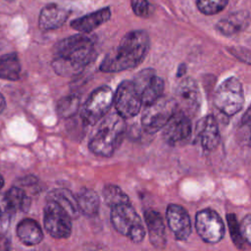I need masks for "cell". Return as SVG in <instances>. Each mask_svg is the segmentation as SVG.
Returning <instances> with one entry per match:
<instances>
[{
	"label": "cell",
	"mask_w": 251,
	"mask_h": 251,
	"mask_svg": "<svg viewBox=\"0 0 251 251\" xmlns=\"http://www.w3.org/2000/svg\"><path fill=\"white\" fill-rule=\"evenodd\" d=\"M3 185H4V178H3V176H2V175L0 174V190L2 189V187H3Z\"/></svg>",
	"instance_id": "d6a6232c"
},
{
	"label": "cell",
	"mask_w": 251,
	"mask_h": 251,
	"mask_svg": "<svg viewBox=\"0 0 251 251\" xmlns=\"http://www.w3.org/2000/svg\"><path fill=\"white\" fill-rule=\"evenodd\" d=\"M119 114L123 119H129L136 116L141 108L140 94L131 80L123 81L114 94V102Z\"/></svg>",
	"instance_id": "9c48e42d"
},
{
	"label": "cell",
	"mask_w": 251,
	"mask_h": 251,
	"mask_svg": "<svg viewBox=\"0 0 251 251\" xmlns=\"http://www.w3.org/2000/svg\"><path fill=\"white\" fill-rule=\"evenodd\" d=\"M95 58L94 41L85 35L75 34L55 45L52 67L59 75L72 77L79 75Z\"/></svg>",
	"instance_id": "6da1fadb"
},
{
	"label": "cell",
	"mask_w": 251,
	"mask_h": 251,
	"mask_svg": "<svg viewBox=\"0 0 251 251\" xmlns=\"http://www.w3.org/2000/svg\"><path fill=\"white\" fill-rule=\"evenodd\" d=\"M10 249H11L10 240L4 233L0 232V251H10Z\"/></svg>",
	"instance_id": "4dcf8cb0"
},
{
	"label": "cell",
	"mask_w": 251,
	"mask_h": 251,
	"mask_svg": "<svg viewBox=\"0 0 251 251\" xmlns=\"http://www.w3.org/2000/svg\"><path fill=\"white\" fill-rule=\"evenodd\" d=\"M114 102V93L109 86L96 88L87 98L81 110V119L86 126L99 122L110 110Z\"/></svg>",
	"instance_id": "8992f818"
},
{
	"label": "cell",
	"mask_w": 251,
	"mask_h": 251,
	"mask_svg": "<svg viewBox=\"0 0 251 251\" xmlns=\"http://www.w3.org/2000/svg\"><path fill=\"white\" fill-rule=\"evenodd\" d=\"M191 135V122L187 115L176 110L163 127V137L170 145L180 143Z\"/></svg>",
	"instance_id": "7c38bea8"
},
{
	"label": "cell",
	"mask_w": 251,
	"mask_h": 251,
	"mask_svg": "<svg viewBox=\"0 0 251 251\" xmlns=\"http://www.w3.org/2000/svg\"><path fill=\"white\" fill-rule=\"evenodd\" d=\"M47 200H52L58 203L63 209L67 211V213L71 216V218H76L78 214V209L76 205L75 197L73 193L65 188H57L49 192L46 197Z\"/></svg>",
	"instance_id": "603a6c76"
},
{
	"label": "cell",
	"mask_w": 251,
	"mask_h": 251,
	"mask_svg": "<svg viewBox=\"0 0 251 251\" xmlns=\"http://www.w3.org/2000/svg\"><path fill=\"white\" fill-rule=\"evenodd\" d=\"M214 103L226 116H233L238 113L244 103L243 89L240 81L233 76L224 80L215 92Z\"/></svg>",
	"instance_id": "5b68a950"
},
{
	"label": "cell",
	"mask_w": 251,
	"mask_h": 251,
	"mask_svg": "<svg viewBox=\"0 0 251 251\" xmlns=\"http://www.w3.org/2000/svg\"><path fill=\"white\" fill-rule=\"evenodd\" d=\"M111 221L115 229L128 237L132 242L139 243L144 239L145 228L137 212L130 203L111 208Z\"/></svg>",
	"instance_id": "277c9868"
},
{
	"label": "cell",
	"mask_w": 251,
	"mask_h": 251,
	"mask_svg": "<svg viewBox=\"0 0 251 251\" xmlns=\"http://www.w3.org/2000/svg\"><path fill=\"white\" fill-rule=\"evenodd\" d=\"M102 195L105 203L110 208L125 203H130L128 196L115 184H106L103 187Z\"/></svg>",
	"instance_id": "d4e9b609"
},
{
	"label": "cell",
	"mask_w": 251,
	"mask_h": 251,
	"mask_svg": "<svg viewBox=\"0 0 251 251\" xmlns=\"http://www.w3.org/2000/svg\"><path fill=\"white\" fill-rule=\"evenodd\" d=\"M174 101L176 110L181 111L188 117L195 115L201 104V95L196 81L191 77L180 80L176 88Z\"/></svg>",
	"instance_id": "8fae6325"
},
{
	"label": "cell",
	"mask_w": 251,
	"mask_h": 251,
	"mask_svg": "<svg viewBox=\"0 0 251 251\" xmlns=\"http://www.w3.org/2000/svg\"><path fill=\"white\" fill-rule=\"evenodd\" d=\"M228 0H196L198 10L205 15L220 13L227 5Z\"/></svg>",
	"instance_id": "83f0119b"
},
{
	"label": "cell",
	"mask_w": 251,
	"mask_h": 251,
	"mask_svg": "<svg viewBox=\"0 0 251 251\" xmlns=\"http://www.w3.org/2000/svg\"><path fill=\"white\" fill-rule=\"evenodd\" d=\"M149 44V36L143 30L126 33L119 46L104 58L100 70L105 73H116L135 68L147 55Z\"/></svg>",
	"instance_id": "7a4b0ae2"
},
{
	"label": "cell",
	"mask_w": 251,
	"mask_h": 251,
	"mask_svg": "<svg viewBox=\"0 0 251 251\" xmlns=\"http://www.w3.org/2000/svg\"><path fill=\"white\" fill-rule=\"evenodd\" d=\"M21 63L16 53L0 56V78L17 80L21 75Z\"/></svg>",
	"instance_id": "cb8c5ba5"
},
{
	"label": "cell",
	"mask_w": 251,
	"mask_h": 251,
	"mask_svg": "<svg viewBox=\"0 0 251 251\" xmlns=\"http://www.w3.org/2000/svg\"><path fill=\"white\" fill-rule=\"evenodd\" d=\"M111 18V9L109 7L97 10L93 13L77 18L71 23V26L80 32L86 33L97 28Z\"/></svg>",
	"instance_id": "ac0fdd59"
},
{
	"label": "cell",
	"mask_w": 251,
	"mask_h": 251,
	"mask_svg": "<svg viewBox=\"0 0 251 251\" xmlns=\"http://www.w3.org/2000/svg\"><path fill=\"white\" fill-rule=\"evenodd\" d=\"M43 223L45 229L54 238H68L72 233L71 216L55 201H46L43 210Z\"/></svg>",
	"instance_id": "52a82bcc"
},
{
	"label": "cell",
	"mask_w": 251,
	"mask_h": 251,
	"mask_svg": "<svg viewBox=\"0 0 251 251\" xmlns=\"http://www.w3.org/2000/svg\"><path fill=\"white\" fill-rule=\"evenodd\" d=\"M249 24V15L244 11L230 14L228 17L221 20L217 24L218 30L225 35H232L247 27Z\"/></svg>",
	"instance_id": "44dd1931"
},
{
	"label": "cell",
	"mask_w": 251,
	"mask_h": 251,
	"mask_svg": "<svg viewBox=\"0 0 251 251\" xmlns=\"http://www.w3.org/2000/svg\"><path fill=\"white\" fill-rule=\"evenodd\" d=\"M125 131V119L119 114H111L103 117L96 132L89 141V150L98 156H112L119 147Z\"/></svg>",
	"instance_id": "3957f363"
},
{
	"label": "cell",
	"mask_w": 251,
	"mask_h": 251,
	"mask_svg": "<svg viewBox=\"0 0 251 251\" xmlns=\"http://www.w3.org/2000/svg\"><path fill=\"white\" fill-rule=\"evenodd\" d=\"M5 105H6L5 99H4L3 95L0 93V114H1V113L3 112V110L5 109Z\"/></svg>",
	"instance_id": "1f68e13d"
},
{
	"label": "cell",
	"mask_w": 251,
	"mask_h": 251,
	"mask_svg": "<svg viewBox=\"0 0 251 251\" xmlns=\"http://www.w3.org/2000/svg\"><path fill=\"white\" fill-rule=\"evenodd\" d=\"M17 235L27 246L36 245L43 239V232L40 226L32 219H24L18 224Z\"/></svg>",
	"instance_id": "ffe728a7"
},
{
	"label": "cell",
	"mask_w": 251,
	"mask_h": 251,
	"mask_svg": "<svg viewBox=\"0 0 251 251\" xmlns=\"http://www.w3.org/2000/svg\"><path fill=\"white\" fill-rule=\"evenodd\" d=\"M170 229L177 240H185L191 233V222L187 211L180 205L170 204L166 213Z\"/></svg>",
	"instance_id": "5bb4252c"
},
{
	"label": "cell",
	"mask_w": 251,
	"mask_h": 251,
	"mask_svg": "<svg viewBox=\"0 0 251 251\" xmlns=\"http://www.w3.org/2000/svg\"><path fill=\"white\" fill-rule=\"evenodd\" d=\"M196 136L199 139L201 146L207 150H214L220 142V130L218 122L214 116L208 115L196 125Z\"/></svg>",
	"instance_id": "9a60e30c"
},
{
	"label": "cell",
	"mask_w": 251,
	"mask_h": 251,
	"mask_svg": "<svg viewBox=\"0 0 251 251\" xmlns=\"http://www.w3.org/2000/svg\"><path fill=\"white\" fill-rule=\"evenodd\" d=\"M144 219L148 229L149 240L157 249H163L166 246V229L163 217L159 212L147 210L144 213Z\"/></svg>",
	"instance_id": "2e32d148"
},
{
	"label": "cell",
	"mask_w": 251,
	"mask_h": 251,
	"mask_svg": "<svg viewBox=\"0 0 251 251\" xmlns=\"http://www.w3.org/2000/svg\"><path fill=\"white\" fill-rule=\"evenodd\" d=\"M226 221H227V226H228V229H229V234H230V237H231L234 245L238 249H244L246 241L241 234L239 224L237 223L235 215L227 214Z\"/></svg>",
	"instance_id": "4316f807"
},
{
	"label": "cell",
	"mask_w": 251,
	"mask_h": 251,
	"mask_svg": "<svg viewBox=\"0 0 251 251\" xmlns=\"http://www.w3.org/2000/svg\"><path fill=\"white\" fill-rule=\"evenodd\" d=\"M3 204L8 214L25 212L30 206V199L24 189L19 186H13L6 192Z\"/></svg>",
	"instance_id": "d6986e66"
},
{
	"label": "cell",
	"mask_w": 251,
	"mask_h": 251,
	"mask_svg": "<svg viewBox=\"0 0 251 251\" xmlns=\"http://www.w3.org/2000/svg\"><path fill=\"white\" fill-rule=\"evenodd\" d=\"M195 227L199 236L207 243H217L225 235L224 222L212 209H204L196 214Z\"/></svg>",
	"instance_id": "30bf717a"
},
{
	"label": "cell",
	"mask_w": 251,
	"mask_h": 251,
	"mask_svg": "<svg viewBox=\"0 0 251 251\" xmlns=\"http://www.w3.org/2000/svg\"><path fill=\"white\" fill-rule=\"evenodd\" d=\"M8 1H14V0H8Z\"/></svg>",
	"instance_id": "836d02e7"
},
{
	"label": "cell",
	"mask_w": 251,
	"mask_h": 251,
	"mask_svg": "<svg viewBox=\"0 0 251 251\" xmlns=\"http://www.w3.org/2000/svg\"><path fill=\"white\" fill-rule=\"evenodd\" d=\"M133 13L138 17H146L149 14V4L147 0H131Z\"/></svg>",
	"instance_id": "f1b7e54d"
},
{
	"label": "cell",
	"mask_w": 251,
	"mask_h": 251,
	"mask_svg": "<svg viewBox=\"0 0 251 251\" xmlns=\"http://www.w3.org/2000/svg\"><path fill=\"white\" fill-rule=\"evenodd\" d=\"M79 107V97L76 95H70L62 98L58 105L57 111L62 118H70L74 116Z\"/></svg>",
	"instance_id": "484cf974"
},
{
	"label": "cell",
	"mask_w": 251,
	"mask_h": 251,
	"mask_svg": "<svg viewBox=\"0 0 251 251\" xmlns=\"http://www.w3.org/2000/svg\"><path fill=\"white\" fill-rule=\"evenodd\" d=\"M176 111V106L174 99L161 97L146 106L141 117V125L147 132L155 133L164 127Z\"/></svg>",
	"instance_id": "ba28073f"
},
{
	"label": "cell",
	"mask_w": 251,
	"mask_h": 251,
	"mask_svg": "<svg viewBox=\"0 0 251 251\" xmlns=\"http://www.w3.org/2000/svg\"><path fill=\"white\" fill-rule=\"evenodd\" d=\"M139 91L141 102L143 105L148 106L163 95L164 81L161 77L153 75L149 70H145L139 75L132 80Z\"/></svg>",
	"instance_id": "4fadbf2b"
},
{
	"label": "cell",
	"mask_w": 251,
	"mask_h": 251,
	"mask_svg": "<svg viewBox=\"0 0 251 251\" xmlns=\"http://www.w3.org/2000/svg\"><path fill=\"white\" fill-rule=\"evenodd\" d=\"M70 12L57 4H48L42 8L38 24L42 30H52L62 26L67 21Z\"/></svg>",
	"instance_id": "e0dca14e"
},
{
	"label": "cell",
	"mask_w": 251,
	"mask_h": 251,
	"mask_svg": "<svg viewBox=\"0 0 251 251\" xmlns=\"http://www.w3.org/2000/svg\"><path fill=\"white\" fill-rule=\"evenodd\" d=\"M0 216H1V212H0Z\"/></svg>",
	"instance_id": "e575fe53"
},
{
	"label": "cell",
	"mask_w": 251,
	"mask_h": 251,
	"mask_svg": "<svg viewBox=\"0 0 251 251\" xmlns=\"http://www.w3.org/2000/svg\"><path fill=\"white\" fill-rule=\"evenodd\" d=\"M77 209L87 217L97 215L100 207V198L97 192L89 188H82L75 197Z\"/></svg>",
	"instance_id": "7402d4cb"
},
{
	"label": "cell",
	"mask_w": 251,
	"mask_h": 251,
	"mask_svg": "<svg viewBox=\"0 0 251 251\" xmlns=\"http://www.w3.org/2000/svg\"><path fill=\"white\" fill-rule=\"evenodd\" d=\"M240 227V231L241 234L243 236V238L245 239L246 243L250 244V239H251V216L250 215H246V217L242 220L241 224L239 225Z\"/></svg>",
	"instance_id": "f546056e"
}]
</instances>
